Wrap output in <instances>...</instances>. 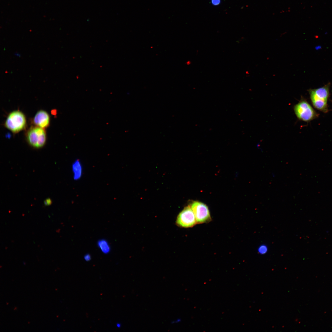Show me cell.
Listing matches in <instances>:
<instances>
[{
    "mask_svg": "<svg viewBox=\"0 0 332 332\" xmlns=\"http://www.w3.org/2000/svg\"><path fill=\"white\" fill-rule=\"evenodd\" d=\"M330 83L328 82L322 87L307 90L313 107L324 113L329 111L328 101L330 96Z\"/></svg>",
    "mask_w": 332,
    "mask_h": 332,
    "instance_id": "6da1fadb",
    "label": "cell"
},
{
    "mask_svg": "<svg viewBox=\"0 0 332 332\" xmlns=\"http://www.w3.org/2000/svg\"><path fill=\"white\" fill-rule=\"evenodd\" d=\"M295 114L300 121L309 122L318 118L319 114L304 97H302L300 100L293 107Z\"/></svg>",
    "mask_w": 332,
    "mask_h": 332,
    "instance_id": "7a4b0ae2",
    "label": "cell"
},
{
    "mask_svg": "<svg viewBox=\"0 0 332 332\" xmlns=\"http://www.w3.org/2000/svg\"><path fill=\"white\" fill-rule=\"evenodd\" d=\"M26 120L24 114L19 111H15L8 115L5 122V126L13 132L16 133L25 127Z\"/></svg>",
    "mask_w": 332,
    "mask_h": 332,
    "instance_id": "3957f363",
    "label": "cell"
},
{
    "mask_svg": "<svg viewBox=\"0 0 332 332\" xmlns=\"http://www.w3.org/2000/svg\"><path fill=\"white\" fill-rule=\"evenodd\" d=\"M26 138L29 144L36 148L43 146L46 140V133L44 128L38 126L30 128L27 132Z\"/></svg>",
    "mask_w": 332,
    "mask_h": 332,
    "instance_id": "277c9868",
    "label": "cell"
},
{
    "mask_svg": "<svg viewBox=\"0 0 332 332\" xmlns=\"http://www.w3.org/2000/svg\"><path fill=\"white\" fill-rule=\"evenodd\" d=\"M197 224L209 222L211 218L208 207L204 203L198 201L193 202L191 205Z\"/></svg>",
    "mask_w": 332,
    "mask_h": 332,
    "instance_id": "5b68a950",
    "label": "cell"
},
{
    "mask_svg": "<svg viewBox=\"0 0 332 332\" xmlns=\"http://www.w3.org/2000/svg\"><path fill=\"white\" fill-rule=\"evenodd\" d=\"M178 226L182 227H191L197 224L190 205L186 207L179 213L176 220Z\"/></svg>",
    "mask_w": 332,
    "mask_h": 332,
    "instance_id": "8992f818",
    "label": "cell"
},
{
    "mask_svg": "<svg viewBox=\"0 0 332 332\" xmlns=\"http://www.w3.org/2000/svg\"><path fill=\"white\" fill-rule=\"evenodd\" d=\"M34 124L37 126L42 128L47 127L49 123V117L45 111L40 110L35 115L33 120Z\"/></svg>",
    "mask_w": 332,
    "mask_h": 332,
    "instance_id": "52a82bcc",
    "label": "cell"
},
{
    "mask_svg": "<svg viewBox=\"0 0 332 332\" xmlns=\"http://www.w3.org/2000/svg\"><path fill=\"white\" fill-rule=\"evenodd\" d=\"M72 169L74 180H78L81 177L83 174V167L81 161L75 160L72 166Z\"/></svg>",
    "mask_w": 332,
    "mask_h": 332,
    "instance_id": "ba28073f",
    "label": "cell"
},
{
    "mask_svg": "<svg viewBox=\"0 0 332 332\" xmlns=\"http://www.w3.org/2000/svg\"><path fill=\"white\" fill-rule=\"evenodd\" d=\"M97 246L101 251L105 254L109 253L111 248L108 242L105 239L99 240L97 243Z\"/></svg>",
    "mask_w": 332,
    "mask_h": 332,
    "instance_id": "9c48e42d",
    "label": "cell"
},
{
    "mask_svg": "<svg viewBox=\"0 0 332 332\" xmlns=\"http://www.w3.org/2000/svg\"><path fill=\"white\" fill-rule=\"evenodd\" d=\"M257 251L258 253L261 255L265 254L268 251V247L265 244L261 245L258 247Z\"/></svg>",
    "mask_w": 332,
    "mask_h": 332,
    "instance_id": "30bf717a",
    "label": "cell"
},
{
    "mask_svg": "<svg viewBox=\"0 0 332 332\" xmlns=\"http://www.w3.org/2000/svg\"><path fill=\"white\" fill-rule=\"evenodd\" d=\"M84 259L87 261H90L91 259V256L89 254H86L84 256Z\"/></svg>",
    "mask_w": 332,
    "mask_h": 332,
    "instance_id": "8fae6325",
    "label": "cell"
},
{
    "mask_svg": "<svg viewBox=\"0 0 332 332\" xmlns=\"http://www.w3.org/2000/svg\"><path fill=\"white\" fill-rule=\"evenodd\" d=\"M44 203L45 206H49L51 204L52 201L50 199H48L44 201Z\"/></svg>",
    "mask_w": 332,
    "mask_h": 332,
    "instance_id": "7c38bea8",
    "label": "cell"
},
{
    "mask_svg": "<svg viewBox=\"0 0 332 332\" xmlns=\"http://www.w3.org/2000/svg\"><path fill=\"white\" fill-rule=\"evenodd\" d=\"M181 321V319L180 318H178L177 319L172 321L171 323L172 324H175L179 323Z\"/></svg>",
    "mask_w": 332,
    "mask_h": 332,
    "instance_id": "4fadbf2b",
    "label": "cell"
},
{
    "mask_svg": "<svg viewBox=\"0 0 332 332\" xmlns=\"http://www.w3.org/2000/svg\"><path fill=\"white\" fill-rule=\"evenodd\" d=\"M212 3L214 5L218 4L219 2V0H212Z\"/></svg>",
    "mask_w": 332,
    "mask_h": 332,
    "instance_id": "5bb4252c",
    "label": "cell"
},
{
    "mask_svg": "<svg viewBox=\"0 0 332 332\" xmlns=\"http://www.w3.org/2000/svg\"><path fill=\"white\" fill-rule=\"evenodd\" d=\"M14 55L15 56H17V57H20V56H21L20 54L19 53H18V52L15 53H14Z\"/></svg>",
    "mask_w": 332,
    "mask_h": 332,
    "instance_id": "9a60e30c",
    "label": "cell"
},
{
    "mask_svg": "<svg viewBox=\"0 0 332 332\" xmlns=\"http://www.w3.org/2000/svg\"><path fill=\"white\" fill-rule=\"evenodd\" d=\"M117 326L118 327H120L121 326V324L119 323H117Z\"/></svg>",
    "mask_w": 332,
    "mask_h": 332,
    "instance_id": "2e32d148",
    "label": "cell"
},
{
    "mask_svg": "<svg viewBox=\"0 0 332 332\" xmlns=\"http://www.w3.org/2000/svg\"><path fill=\"white\" fill-rule=\"evenodd\" d=\"M272 176H273V177H275V174H274L273 173H272Z\"/></svg>",
    "mask_w": 332,
    "mask_h": 332,
    "instance_id": "e0dca14e",
    "label": "cell"
},
{
    "mask_svg": "<svg viewBox=\"0 0 332 332\" xmlns=\"http://www.w3.org/2000/svg\"><path fill=\"white\" fill-rule=\"evenodd\" d=\"M331 102H332V100H331Z\"/></svg>",
    "mask_w": 332,
    "mask_h": 332,
    "instance_id": "ac0fdd59",
    "label": "cell"
}]
</instances>
